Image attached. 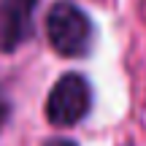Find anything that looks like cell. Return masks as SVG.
<instances>
[{"mask_svg":"<svg viewBox=\"0 0 146 146\" xmlns=\"http://www.w3.org/2000/svg\"><path fill=\"white\" fill-rule=\"evenodd\" d=\"M127 146H130V143H127Z\"/></svg>","mask_w":146,"mask_h":146,"instance_id":"8992f818","label":"cell"},{"mask_svg":"<svg viewBox=\"0 0 146 146\" xmlns=\"http://www.w3.org/2000/svg\"><path fill=\"white\" fill-rule=\"evenodd\" d=\"M46 41L60 57H84L92 46V22L70 0H57L46 11Z\"/></svg>","mask_w":146,"mask_h":146,"instance_id":"6da1fadb","label":"cell"},{"mask_svg":"<svg viewBox=\"0 0 146 146\" xmlns=\"http://www.w3.org/2000/svg\"><path fill=\"white\" fill-rule=\"evenodd\" d=\"M8 116H11V100H8V95H5L3 84H0V130L5 127V122H8Z\"/></svg>","mask_w":146,"mask_h":146,"instance_id":"277c9868","label":"cell"},{"mask_svg":"<svg viewBox=\"0 0 146 146\" xmlns=\"http://www.w3.org/2000/svg\"><path fill=\"white\" fill-rule=\"evenodd\" d=\"M41 146H78L73 138H49V141H43Z\"/></svg>","mask_w":146,"mask_h":146,"instance_id":"5b68a950","label":"cell"},{"mask_svg":"<svg viewBox=\"0 0 146 146\" xmlns=\"http://www.w3.org/2000/svg\"><path fill=\"white\" fill-rule=\"evenodd\" d=\"M38 0H0V54H11L33 35Z\"/></svg>","mask_w":146,"mask_h":146,"instance_id":"3957f363","label":"cell"},{"mask_svg":"<svg viewBox=\"0 0 146 146\" xmlns=\"http://www.w3.org/2000/svg\"><path fill=\"white\" fill-rule=\"evenodd\" d=\"M92 108V87L81 73H62L46 95L43 114L52 127H73Z\"/></svg>","mask_w":146,"mask_h":146,"instance_id":"7a4b0ae2","label":"cell"}]
</instances>
